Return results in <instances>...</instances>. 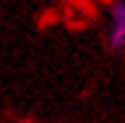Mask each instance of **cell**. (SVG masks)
I'll use <instances>...</instances> for the list:
<instances>
[{
  "instance_id": "cell-1",
  "label": "cell",
  "mask_w": 125,
  "mask_h": 123,
  "mask_svg": "<svg viewBox=\"0 0 125 123\" xmlns=\"http://www.w3.org/2000/svg\"><path fill=\"white\" fill-rule=\"evenodd\" d=\"M106 48L112 54H120L125 48V0H112V5H109Z\"/></svg>"
}]
</instances>
